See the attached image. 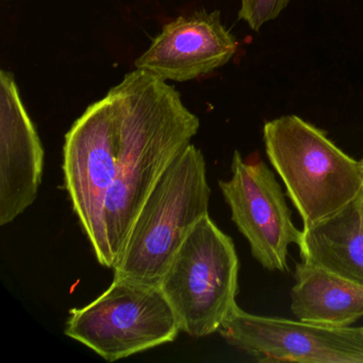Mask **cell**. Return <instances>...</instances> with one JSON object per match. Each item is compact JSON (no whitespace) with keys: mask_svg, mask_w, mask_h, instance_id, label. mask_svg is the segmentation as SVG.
I'll list each match as a JSON object with an SVG mask.
<instances>
[{"mask_svg":"<svg viewBox=\"0 0 363 363\" xmlns=\"http://www.w3.org/2000/svg\"><path fill=\"white\" fill-rule=\"evenodd\" d=\"M120 118L118 172L104 210L109 269L133 224L172 163L191 144L199 120L165 80L135 69L108 92Z\"/></svg>","mask_w":363,"mask_h":363,"instance_id":"obj_1","label":"cell"},{"mask_svg":"<svg viewBox=\"0 0 363 363\" xmlns=\"http://www.w3.org/2000/svg\"><path fill=\"white\" fill-rule=\"evenodd\" d=\"M210 193L205 157L190 144L144 203L114 267V279L160 286L184 240L209 214Z\"/></svg>","mask_w":363,"mask_h":363,"instance_id":"obj_2","label":"cell"},{"mask_svg":"<svg viewBox=\"0 0 363 363\" xmlns=\"http://www.w3.org/2000/svg\"><path fill=\"white\" fill-rule=\"evenodd\" d=\"M263 141L303 227L329 218L362 193L360 162L303 118L286 116L265 123Z\"/></svg>","mask_w":363,"mask_h":363,"instance_id":"obj_3","label":"cell"},{"mask_svg":"<svg viewBox=\"0 0 363 363\" xmlns=\"http://www.w3.org/2000/svg\"><path fill=\"white\" fill-rule=\"evenodd\" d=\"M239 267L231 238L209 214L203 216L176 252L159 286L182 331L193 337L218 333L238 307Z\"/></svg>","mask_w":363,"mask_h":363,"instance_id":"obj_4","label":"cell"},{"mask_svg":"<svg viewBox=\"0 0 363 363\" xmlns=\"http://www.w3.org/2000/svg\"><path fill=\"white\" fill-rule=\"evenodd\" d=\"M180 331L159 286L113 279L99 298L69 311L65 333L113 362L173 342Z\"/></svg>","mask_w":363,"mask_h":363,"instance_id":"obj_5","label":"cell"},{"mask_svg":"<svg viewBox=\"0 0 363 363\" xmlns=\"http://www.w3.org/2000/svg\"><path fill=\"white\" fill-rule=\"evenodd\" d=\"M120 118L111 97L89 106L65 135V186L99 264L109 269L104 210L118 172Z\"/></svg>","mask_w":363,"mask_h":363,"instance_id":"obj_6","label":"cell"},{"mask_svg":"<svg viewBox=\"0 0 363 363\" xmlns=\"http://www.w3.org/2000/svg\"><path fill=\"white\" fill-rule=\"evenodd\" d=\"M218 333L258 362L363 363V327L256 315L238 306Z\"/></svg>","mask_w":363,"mask_h":363,"instance_id":"obj_7","label":"cell"},{"mask_svg":"<svg viewBox=\"0 0 363 363\" xmlns=\"http://www.w3.org/2000/svg\"><path fill=\"white\" fill-rule=\"evenodd\" d=\"M218 186L252 257L265 269L288 271L289 247L298 245L303 230L293 223L275 174L263 161L248 162L235 150L230 179L220 180Z\"/></svg>","mask_w":363,"mask_h":363,"instance_id":"obj_8","label":"cell"},{"mask_svg":"<svg viewBox=\"0 0 363 363\" xmlns=\"http://www.w3.org/2000/svg\"><path fill=\"white\" fill-rule=\"evenodd\" d=\"M237 48L220 12L201 10L165 25L135 65L165 82H184L224 67Z\"/></svg>","mask_w":363,"mask_h":363,"instance_id":"obj_9","label":"cell"},{"mask_svg":"<svg viewBox=\"0 0 363 363\" xmlns=\"http://www.w3.org/2000/svg\"><path fill=\"white\" fill-rule=\"evenodd\" d=\"M44 150L13 74L0 72V225L13 222L37 199Z\"/></svg>","mask_w":363,"mask_h":363,"instance_id":"obj_10","label":"cell"},{"mask_svg":"<svg viewBox=\"0 0 363 363\" xmlns=\"http://www.w3.org/2000/svg\"><path fill=\"white\" fill-rule=\"evenodd\" d=\"M301 261L363 286V213L360 196L333 216L303 227Z\"/></svg>","mask_w":363,"mask_h":363,"instance_id":"obj_11","label":"cell"},{"mask_svg":"<svg viewBox=\"0 0 363 363\" xmlns=\"http://www.w3.org/2000/svg\"><path fill=\"white\" fill-rule=\"evenodd\" d=\"M291 310L297 320L322 326L348 327L363 316V286L322 267L297 263Z\"/></svg>","mask_w":363,"mask_h":363,"instance_id":"obj_12","label":"cell"},{"mask_svg":"<svg viewBox=\"0 0 363 363\" xmlns=\"http://www.w3.org/2000/svg\"><path fill=\"white\" fill-rule=\"evenodd\" d=\"M290 0H241L240 20L245 21L257 31L269 21L275 20L286 9Z\"/></svg>","mask_w":363,"mask_h":363,"instance_id":"obj_13","label":"cell"},{"mask_svg":"<svg viewBox=\"0 0 363 363\" xmlns=\"http://www.w3.org/2000/svg\"><path fill=\"white\" fill-rule=\"evenodd\" d=\"M360 201H361V207H362V213H363V191L360 195Z\"/></svg>","mask_w":363,"mask_h":363,"instance_id":"obj_14","label":"cell"},{"mask_svg":"<svg viewBox=\"0 0 363 363\" xmlns=\"http://www.w3.org/2000/svg\"><path fill=\"white\" fill-rule=\"evenodd\" d=\"M359 162H360L361 173H362V179H363V159H362V160L359 161Z\"/></svg>","mask_w":363,"mask_h":363,"instance_id":"obj_15","label":"cell"}]
</instances>
